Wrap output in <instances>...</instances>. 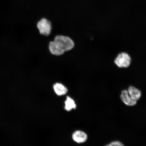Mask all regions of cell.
<instances>
[{
    "instance_id": "6da1fadb",
    "label": "cell",
    "mask_w": 146,
    "mask_h": 146,
    "mask_svg": "<svg viewBox=\"0 0 146 146\" xmlns=\"http://www.w3.org/2000/svg\"><path fill=\"white\" fill-rule=\"evenodd\" d=\"M74 46V41L68 36L58 35L54 41L49 43V48L51 53L56 56L62 54L65 52L72 49Z\"/></svg>"
},
{
    "instance_id": "7a4b0ae2",
    "label": "cell",
    "mask_w": 146,
    "mask_h": 146,
    "mask_svg": "<svg viewBox=\"0 0 146 146\" xmlns=\"http://www.w3.org/2000/svg\"><path fill=\"white\" fill-rule=\"evenodd\" d=\"M37 27L40 34L45 36H48L52 31V24L48 20L42 18L37 24Z\"/></svg>"
},
{
    "instance_id": "3957f363",
    "label": "cell",
    "mask_w": 146,
    "mask_h": 146,
    "mask_svg": "<svg viewBox=\"0 0 146 146\" xmlns=\"http://www.w3.org/2000/svg\"><path fill=\"white\" fill-rule=\"evenodd\" d=\"M131 59L128 54L125 52L118 55L115 60V63L119 67H127L131 63Z\"/></svg>"
},
{
    "instance_id": "277c9868",
    "label": "cell",
    "mask_w": 146,
    "mask_h": 146,
    "mask_svg": "<svg viewBox=\"0 0 146 146\" xmlns=\"http://www.w3.org/2000/svg\"><path fill=\"white\" fill-rule=\"evenodd\" d=\"M120 98L124 103L127 106H132L136 105L137 103V101L133 100L131 97L128 92L126 90H124L122 91Z\"/></svg>"
},
{
    "instance_id": "5b68a950",
    "label": "cell",
    "mask_w": 146,
    "mask_h": 146,
    "mask_svg": "<svg viewBox=\"0 0 146 146\" xmlns=\"http://www.w3.org/2000/svg\"><path fill=\"white\" fill-rule=\"evenodd\" d=\"M87 138V134L83 131H77L72 135L73 139L78 143H84L86 141Z\"/></svg>"
},
{
    "instance_id": "8992f818",
    "label": "cell",
    "mask_w": 146,
    "mask_h": 146,
    "mask_svg": "<svg viewBox=\"0 0 146 146\" xmlns=\"http://www.w3.org/2000/svg\"><path fill=\"white\" fill-rule=\"evenodd\" d=\"M127 91L131 97L136 101L141 97V91L134 87H129Z\"/></svg>"
},
{
    "instance_id": "52a82bcc",
    "label": "cell",
    "mask_w": 146,
    "mask_h": 146,
    "mask_svg": "<svg viewBox=\"0 0 146 146\" xmlns=\"http://www.w3.org/2000/svg\"><path fill=\"white\" fill-rule=\"evenodd\" d=\"M55 92L58 96H62L67 94V89L66 87L60 83H56L54 86Z\"/></svg>"
},
{
    "instance_id": "ba28073f",
    "label": "cell",
    "mask_w": 146,
    "mask_h": 146,
    "mask_svg": "<svg viewBox=\"0 0 146 146\" xmlns=\"http://www.w3.org/2000/svg\"><path fill=\"white\" fill-rule=\"evenodd\" d=\"M65 104V109L67 111H70L76 108V105L74 100L68 96L67 97Z\"/></svg>"
},
{
    "instance_id": "9c48e42d",
    "label": "cell",
    "mask_w": 146,
    "mask_h": 146,
    "mask_svg": "<svg viewBox=\"0 0 146 146\" xmlns=\"http://www.w3.org/2000/svg\"><path fill=\"white\" fill-rule=\"evenodd\" d=\"M109 145L110 146H125L121 142L117 141H113Z\"/></svg>"
},
{
    "instance_id": "30bf717a",
    "label": "cell",
    "mask_w": 146,
    "mask_h": 146,
    "mask_svg": "<svg viewBox=\"0 0 146 146\" xmlns=\"http://www.w3.org/2000/svg\"><path fill=\"white\" fill-rule=\"evenodd\" d=\"M106 146H109V145H106Z\"/></svg>"
}]
</instances>
